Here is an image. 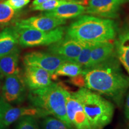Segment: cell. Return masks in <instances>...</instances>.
Instances as JSON below:
<instances>
[{"label":"cell","instance_id":"cell-1","mask_svg":"<svg viewBox=\"0 0 129 129\" xmlns=\"http://www.w3.org/2000/svg\"><path fill=\"white\" fill-rule=\"evenodd\" d=\"M85 87L104 95L118 106L129 88V77L122 71L116 54L98 65L83 69Z\"/></svg>","mask_w":129,"mask_h":129},{"label":"cell","instance_id":"cell-2","mask_svg":"<svg viewBox=\"0 0 129 129\" xmlns=\"http://www.w3.org/2000/svg\"><path fill=\"white\" fill-rule=\"evenodd\" d=\"M117 31V25L114 20L83 15L71 23L66 35L81 42L94 43L114 40Z\"/></svg>","mask_w":129,"mask_h":129},{"label":"cell","instance_id":"cell-3","mask_svg":"<svg viewBox=\"0 0 129 129\" xmlns=\"http://www.w3.org/2000/svg\"><path fill=\"white\" fill-rule=\"evenodd\" d=\"M65 90L59 84L52 83L46 87L30 90L28 99L32 106L72 125L67 115Z\"/></svg>","mask_w":129,"mask_h":129},{"label":"cell","instance_id":"cell-4","mask_svg":"<svg viewBox=\"0 0 129 129\" xmlns=\"http://www.w3.org/2000/svg\"><path fill=\"white\" fill-rule=\"evenodd\" d=\"M72 93L81 104L90 126L102 128L111 122L114 113L112 102L86 87Z\"/></svg>","mask_w":129,"mask_h":129},{"label":"cell","instance_id":"cell-5","mask_svg":"<svg viewBox=\"0 0 129 129\" xmlns=\"http://www.w3.org/2000/svg\"><path fill=\"white\" fill-rule=\"evenodd\" d=\"M17 28L19 44L22 47L50 46L63 38L65 31L64 27L61 26L48 31L30 28Z\"/></svg>","mask_w":129,"mask_h":129},{"label":"cell","instance_id":"cell-6","mask_svg":"<svg viewBox=\"0 0 129 129\" xmlns=\"http://www.w3.org/2000/svg\"><path fill=\"white\" fill-rule=\"evenodd\" d=\"M48 115L41 109L34 106L14 107L10 104L0 99V118L5 127L9 126L25 116L44 118Z\"/></svg>","mask_w":129,"mask_h":129},{"label":"cell","instance_id":"cell-7","mask_svg":"<svg viewBox=\"0 0 129 129\" xmlns=\"http://www.w3.org/2000/svg\"><path fill=\"white\" fill-rule=\"evenodd\" d=\"M26 87L20 74L6 77L2 88V99L9 104H21L25 99Z\"/></svg>","mask_w":129,"mask_h":129},{"label":"cell","instance_id":"cell-8","mask_svg":"<svg viewBox=\"0 0 129 129\" xmlns=\"http://www.w3.org/2000/svg\"><path fill=\"white\" fill-rule=\"evenodd\" d=\"M23 62L25 65L40 67L53 75L58 68L66 60L48 51H32L24 56Z\"/></svg>","mask_w":129,"mask_h":129},{"label":"cell","instance_id":"cell-9","mask_svg":"<svg viewBox=\"0 0 129 129\" xmlns=\"http://www.w3.org/2000/svg\"><path fill=\"white\" fill-rule=\"evenodd\" d=\"M66 111L68 118L76 129H88L91 127L86 114L78 100L71 93L65 90Z\"/></svg>","mask_w":129,"mask_h":129},{"label":"cell","instance_id":"cell-10","mask_svg":"<svg viewBox=\"0 0 129 129\" xmlns=\"http://www.w3.org/2000/svg\"><path fill=\"white\" fill-rule=\"evenodd\" d=\"M82 47V42L66 35L59 41L50 45L48 51L62 57L66 61L75 62Z\"/></svg>","mask_w":129,"mask_h":129},{"label":"cell","instance_id":"cell-11","mask_svg":"<svg viewBox=\"0 0 129 129\" xmlns=\"http://www.w3.org/2000/svg\"><path fill=\"white\" fill-rule=\"evenodd\" d=\"M128 2V0H89L85 8L86 13L114 19L122 4Z\"/></svg>","mask_w":129,"mask_h":129},{"label":"cell","instance_id":"cell-12","mask_svg":"<svg viewBox=\"0 0 129 129\" xmlns=\"http://www.w3.org/2000/svg\"><path fill=\"white\" fill-rule=\"evenodd\" d=\"M23 78L26 86L30 90L46 87L53 83L49 72L35 66L25 65Z\"/></svg>","mask_w":129,"mask_h":129},{"label":"cell","instance_id":"cell-13","mask_svg":"<svg viewBox=\"0 0 129 129\" xmlns=\"http://www.w3.org/2000/svg\"><path fill=\"white\" fill-rule=\"evenodd\" d=\"M66 23L65 20L41 15L33 16L28 19L17 21L15 26L19 28H30L34 29L48 31L54 29Z\"/></svg>","mask_w":129,"mask_h":129},{"label":"cell","instance_id":"cell-14","mask_svg":"<svg viewBox=\"0 0 129 129\" xmlns=\"http://www.w3.org/2000/svg\"><path fill=\"white\" fill-rule=\"evenodd\" d=\"M111 41L93 43L89 62L85 69L98 65L115 55V43Z\"/></svg>","mask_w":129,"mask_h":129},{"label":"cell","instance_id":"cell-15","mask_svg":"<svg viewBox=\"0 0 129 129\" xmlns=\"http://www.w3.org/2000/svg\"><path fill=\"white\" fill-rule=\"evenodd\" d=\"M85 12V7L83 5L77 3H67L52 10L45 12L42 14L66 20L81 16Z\"/></svg>","mask_w":129,"mask_h":129},{"label":"cell","instance_id":"cell-16","mask_svg":"<svg viewBox=\"0 0 129 129\" xmlns=\"http://www.w3.org/2000/svg\"><path fill=\"white\" fill-rule=\"evenodd\" d=\"M17 27L8 26L0 32V57L9 54L19 45Z\"/></svg>","mask_w":129,"mask_h":129},{"label":"cell","instance_id":"cell-17","mask_svg":"<svg viewBox=\"0 0 129 129\" xmlns=\"http://www.w3.org/2000/svg\"><path fill=\"white\" fill-rule=\"evenodd\" d=\"M19 57L20 50L17 47L9 54L0 57V73L6 77L20 74Z\"/></svg>","mask_w":129,"mask_h":129},{"label":"cell","instance_id":"cell-18","mask_svg":"<svg viewBox=\"0 0 129 129\" xmlns=\"http://www.w3.org/2000/svg\"><path fill=\"white\" fill-rule=\"evenodd\" d=\"M114 43L117 57L129 74V29L121 33Z\"/></svg>","mask_w":129,"mask_h":129},{"label":"cell","instance_id":"cell-19","mask_svg":"<svg viewBox=\"0 0 129 129\" xmlns=\"http://www.w3.org/2000/svg\"><path fill=\"white\" fill-rule=\"evenodd\" d=\"M83 72V68L75 62L66 61L57 69L55 72L51 75L52 80H56L60 76L72 77H75Z\"/></svg>","mask_w":129,"mask_h":129},{"label":"cell","instance_id":"cell-20","mask_svg":"<svg viewBox=\"0 0 129 129\" xmlns=\"http://www.w3.org/2000/svg\"><path fill=\"white\" fill-rule=\"evenodd\" d=\"M18 12L12 9L3 2L0 3V26H9L14 22Z\"/></svg>","mask_w":129,"mask_h":129},{"label":"cell","instance_id":"cell-21","mask_svg":"<svg viewBox=\"0 0 129 129\" xmlns=\"http://www.w3.org/2000/svg\"><path fill=\"white\" fill-rule=\"evenodd\" d=\"M41 125L42 129H76L52 115L44 117Z\"/></svg>","mask_w":129,"mask_h":129},{"label":"cell","instance_id":"cell-22","mask_svg":"<svg viewBox=\"0 0 129 129\" xmlns=\"http://www.w3.org/2000/svg\"><path fill=\"white\" fill-rule=\"evenodd\" d=\"M67 3H77L84 6L83 3L79 0H50L38 6L32 7V10L34 11L47 12V11L52 10L61 5Z\"/></svg>","mask_w":129,"mask_h":129},{"label":"cell","instance_id":"cell-23","mask_svg":"<svg viewBox=\"0 0 129 129\" xmlns=\"http://www.w3.org/2000/svg\"><path fill=\"white\" fill-rule=\"evenodd\" d=\"M83 47L81 50V52L77 58L75 62L80 64L83 69L86 68L90 58V54L92 49L93 43H86V42H82Z\"/></svg>","mask_w":129,"mask_h":129},{"label":"cell","instance_id":"cell-24","mask_svg":"<svg viewBox=\"0 0 129 129\" xmlns=\"http://www.w3.org/2000/svg\"><path fill=\"white\" fill-rule=\"evenodd\" d=\"M17 129H40L35 117L25 116L19 119Z\"/></svg>","mask_w":129,"mask_h":129},{"label":"cell","instance_id":"cell-25","mask_svg":"<svg viewBox=\"0 0 129 129\" xmlns=\"http://www.w3.org/2000/svg\"><path fill=\"white\" fill-rule=\"evenodd\" d=\"M30 0H6L4 3L14 10L17 11L26 6Z\"/></svg>","mask_w":129,"mask_h":129},{"label":"cell","instance_id":"cell-26","mask_svg":"<svg viewBox=\"0 0 129 129\" xmlns=\"http://www.w3.org/2000/svg\"><path fill=\"white\" fill-rule=\"evenodd\" d=\"M69 82L80 88L85 87V80L84 74H80L77 76L71 78Z\"/></svg>","mask_w":129,"mask_h":129},{"label":"cell","instance_id":"cell-27","mask_svg":"<svg viewBox=\"0 0 129 129\" xmlns=\"http://www.w3.org/2000/svg\"><path fill=\"white\" fill-rule=\"evenodd\" d=\"M124 115L127 120H129V91L127 95L126 101L124 107Z\"/></svg>","mask_w":129,"mask_h":129},{"label":"cell","instance_id":"cell-28","mask_svg":"<svg viewBox=\"0 0 129 129\" xmlns=\"http://www.w3.org/2000/svg\"><path fill=\"white\" fill-rule=\"evenodd\" d=\"M48 1H50V0H34L33 3L32 4V7H35V6H38V5L46 3Z\"/></svg>","mask_w":129,"mask_h":129},{"label":"cell","instance_id":"cell-29","mask_svg":"<svg viewBox=\"0 0 129 129\" xmlns=\"http://www.w3.org/2000/svg\"><path fill=\"white\" fill-rule=\"evenodd\" d=\"M79 1H81V2H83V4H84V6H85V5H87L88 4V1H89V0H79Z\"/></svg>","mask_w":129,"mask_h":129},{"label":"cell","instance_id":"cell-30","mask_svg":"<svg viewBox=\"0 0 129 129\" xmlns=\"http://www.w3.org/2000/svg\"><path fill=\"white\" fill-rule=\"evenodd\" d=\"M4 128H5L4 125H3V122L1 120V118H0V129H4Z\"/></svg>","mask_w":129,"mask_h":129},{"label":"cell","instance_id":"cell-31","mask_svg":"<svg viewBox=\"0 0 129 129\" xmlns=\"http://www.w3.org/2000/svg\"><path fill=\"white\" fill-rule=\"evenodd\" d=\"M88 129H102V128H98V127H90V128H89Z\"/></svg>","mask_w":129,"mask_h":129},{"label":"cell","instance_id":"cell-32","mask_svg":"<svg viewBox=\"0 0 129 129\" xmlns=\"http://www.w3.org/2000/svg\"><path fill=\"white\" fill-rule=\"evenodd\" d=\"M2 1V0H0V1Z\"/></svg>","mask_w":129,"mask_h":129},{"label":"cell","instance_id":"cell-33","mask_svg":"<svg viewBox=\"0 0 129 129\" xmlns=\"http://www.w3.org/2000/svg\"><path fill=\"white\" fill-rule=\"evenodd\" d=\"M128 2H129V0H128Z\"/></svg>","mask_w":129,"mask_h":129},{"label":"cell","instance_id":"cell-34","mask_svg":"<svg viewBox=\"0 0 129 129\" xmlns=\"http://www.w3.org/2000/svg\"><path fill=\"white\" fill-rule=\"evenodd\" d=\"M128 128H129V127H128Z\"/></svg>","mask_w":129,"mask_h":129},{"label":"cell","instance_id":"cell-35","mask_svg":"<svg viewBox=\"0 0 129 129\" xmlns=\"http://www.w3.org/2000/svg\"><path fill=\"white\" fill-rule=\"evenodd\" d=\"M128 129H129V128H128Z\"/></svg>","mask_w":129,"mask_h":129}]
</instances>
